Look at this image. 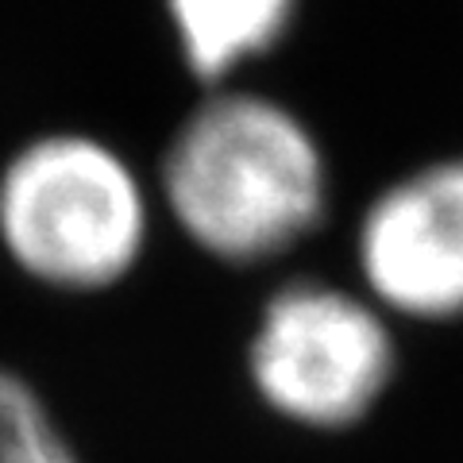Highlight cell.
<instances>
[{
	"instance_id": "cell-5",
	"label": "cell",
	"mask_w": 463,
	"mask_h": 463,
	"mask_svg": "<svg viewBox=\"0 0 463 463\" xmlns=\"http://www.w3.org/2000/svg\"><path fill=\"white\" fill-rule=\"evenodd\" d=\"M298 8L301 0H163L182 66L209 90H224L279 51Z\"/></svg>"
},
{
	"instance_id": "cell-3",
	"label": "cell",
	"mask_w": 463,
	"mask_h": 463,
	"mask_svg": "<svg viewBox=\"0 0 463 463\" xmlns=\"http://www.w3.org/2000/svg\"><path fill=\"white\" fill-rule=\"evenodd\" d=\"M359 286L294 279L259 306L243 374L259 405L301 432H352L398 379V332Z\"/></svg>"
},
{
	"instance_id": "cell-6",
	"label": "cell",
	"mask_w": 463,
	"mask_h": 463,
	"mask_svg": "<svg viewBox=\"0 0 463 463\" xmlns=\"http://www.w3.org/2000/svg\"><path fill=\"white\" fill-rule=\"evenodd\" d=\"M0 463H85L47 394L8 364H0Z\"/></svg>"
},
{
	"instance_id": "cell-4",
	"label": "cell",
	"mask_w": 463,
	"mask_h": 463,
	"mask_svg": "<svg viewBox=\"0 0 463 463\" xmlns=\"http://www.w3.org/2000/svg\"><path fill=\"white\" fill-rule=\"evenodd\" d=\"M359 289L394 321H463V151L429 158L374 194L355 221Z\"/></svg>"
},
{
	"instance_id": "cell-2",
	"label": "cell",
	"mask_w": 463,
	"mask_h": 463,
	"mask_svg": "<svg viewBox=\"0 0 463 463\" xmlns=\"http://www.w3.org/2000/svg\"><path fill=\"white\" fill-rule=\"evenodd\" d=\"M155 197L112 143L90 132L27 139L0 166V251L54 294H105L139 270Z\"/></svg>"
},
{
	"instance_id": "cell-1",
	"label": "cell",
	"mask_w": 463,
	"mask_h": 463,
	"mask_svg": "<svg viewBox=\"0 0 463 463\" xmlns=\"http://www.w3.org/2000/svg\"><path fill=\"white\" fill-rule=\"evenodd\" d=\"M321 136L279 97L224 85L178 124L158 170V205L201 255L263 267L328 216Z\"/></svg>"
}]
</instances>
